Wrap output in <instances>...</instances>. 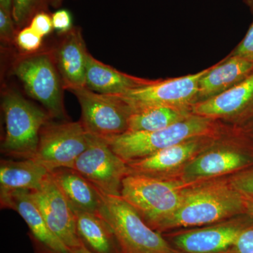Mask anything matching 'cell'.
Wrapping results in <instances>:
<instances>
[{
	"label": "cell",
	"instance_id": "12",
	"mask_svg": "<svg viewBox=\"0 0 253 253\" xmlns=\"http://www.w3.org/2000/svg\"><path fill=\"white\" fill-rule=\"evenodd\" d=\"M31 194L50 230L70 250L81 247L83 243L78 234L73 208L50 172L41 189L31 191Z\"/></svg>",
	"mask_w": 253,
	"mask_h": 253
},
{
	"label": "cell",
	"instance_id": "24",
	"mask_svg": "<svg viewBox=\"0 0 253 253\" xmlns=\"http://www.w3.org/2000/svg\"><path fill=\"white\" fill-rule=\"evenodd\" d=\"M50 0H12V16L18 31L29 26L38 13H49Z\"/></svg>",
	"mask_w": 253,
	"mask_h": 253
},
{
	"label": "cell",
	"instance_id": "7",
	"mask_svg": "<svg viewBox=\"0 0 253 253\" xmlns=\"http://www.w3.org/2000/svg\"><path fill=\"white\" fill-rule=\"evenodd\" d=\"M81 121L51 120L42 128L33 159L49 172L60 168H72L78 158L94 141Z\"/></svg>",
	"mask_w": 253,
	"mask_h": 253
},
{
	"label": "cell",
	"instance_id": "4",
	"mask_svg": "<svg viewBox=\"0 0 253 253\" xmlns=\"http://www.w3.org/2000/svg\"><path fill=\"white\" fill-rule=\"evenodd\" d=\"M1 108L5 124L1 152L16 160L33 159L42 128L52 118L9 86L1 89Z\"/></svg>",
	"mask_w": 253,
	"mask_h": 253
},
{
	"label": "cell",
	"instance_id": "19",
	"mask_svg": "<svg viewBox=\"0 0 253 253\" xmlns=\"http://www.w3.org/2000/svg\"><path fill=\"white\" fill-rule=\"evenodd\" d=\"M146 79L121 72L96 59L88 53L86 70V87L104 94L122 95L154 83Z\"/></svg>",
	"mask_w": 253,
	"mask_h": 253
},
{
	"label": "cell",
	"instance_id": "13",
	"mask_svg": "<svg viewBox=\"0 0 253 253\" xmlns=\"http://www.w3.org/2000/svg\"><path fill=\"white\" fill-rule=\"evenodd\" d=\"M219 138H195L161 150L147 157L126 163L128 174L153 177L172 176V172L182 169Z\"/></svg>",
	"mask_w": 253,
	"mask_h": 253
},
{
	"label": "cell",
	"instance_id": "28",
	"mask_svg": "<svg viewBox=\"0 0 253 253\" xmlns=\"http://www.w3.org/2000/svg\"><path fill=\"white\" fill-rule=\"evenodd\" d=\"M232 249V253H253V226H244Z\"/></svg>",
	"mask_w": 253,
	"mask_h": 253
},
{
	"label": "cell",
	"instance_id": "31",
	"mask_svg": "<svg viewBox=\"0 0 253 253\" xmlns=\"http://www.w3.org/2000/svg\"><path fill=\"white\" fill-rule=\"evenodd\" d=\"M51 19L53 28L60 35L68 33L73 27L72 16L68 10H57L51 14Z\"/></svg>",
	"mask_w": 253,
	"mask_h": 253
},
{
	"label": "cell",
	"instance_id": "10",
	"mask_svg": "<svg viewBox=\"0 0 253 253\" xmlns=\"http://www.w3.org/2000/svg\"><path fill=\"white\" fill-rule=\"evenodd\" d=\"M207 70L208 68L181 77L156 79L148 85L116 95L126 100L132 111L151 106H165L191 111L197 103L200 80Z\"/></svg>",
	"mask_w": 253,
	"mask_h": 253
},
{
	"label": "cell",
	"instance_id": "6",
	"mask_svg": "<svg viewBox=\"0 0 253 253\" xmlns=\"http://www.w3.org/2000/svg\"><path fill=\"white\" fill-rule=\"evenodd\" d=\"M100 193L99 214L111 227L121 253H182L148 225L121 196Z\"/></svg>",
	"mask_w": 253,
	"mask_h": 253
},
{
	"label": "cell",
	"instance_id": "18",
	"mask_svg": "<svg viewBox=\"0 0 253 253\" xmlns=\"http://www.w3.org/2000/svg\"><path fill=\"white\" fill-rule=\"evenodd\" d=\"M253 72V61L228 55L224 59L208 68L200 80L197 103L225 92L244 81Z\"/></svg>",
	"mask_w": 253,
	"mask_h": 253
},
{
	"label": "cell",
	"instance_id": "32",
	"mask_svg": "<svg viewBox=\"0 0 253 253\" xmlns=\"http://www.w3.org/2000/svg\"><path fill=\"white\" fill-rule=\"evenodd\" d=\"M234 134L243 144L253 151V118L246 124L236 127Z\"/></svg>",
	"mask_w": 253,
	"mask_h": 253
},
{
	"label": "cell",
	"instance_id": "17",
	"mask_svg": "<svg viewBox=\"0 0 253 253\" xmlns=\"http://www.w3.org/2000/svg\"><path fill=\"white\" fill-rule=\"evenodd\" d=\"M243 228L237 223H224L177 234L173 243L181 253L225 252L233 247Z\"/></svg>",
	"mask_w": 253,
	"mask_h": 253
},
{
	"label": "cell",
	"instance_id": "1",
	"mask_svg": "<svg viewBox=\"0 0 253 253\" xmlns=\"http://www.w3.org/2000/svg\"><path fill=\"white\" fill-rule=\"evenodd\" d=\"M197 183L172 176L128 174L123 179L121 196L148 225L160 232L164 223L180 207L190 189Z\"/></svg>",
	"mask_w": 253,
	"mask_h": 253
},
{
	"label": "cell",
	"instance_id": "25",
	"mask_svg": "<svg viewBox=\"0 0 253 253\" xmlns=\"http://www.w3.org/2000/svg\"><path fill=\"white\" fill-rule=\"evenodd\" d=\"M42 37L28 26L18 31L15 46H17L19 52L31 54L42 49Z\"/></svg>",
	"mask_w": 253,
	"mask_h": 253
},
{
	"label": "cell",
	"instance_id": "37",
	"mask_svg": "<svg viewBox=\"0 0 253 253\" xmlns=\"http://www.w3.org/2000/svg\"><path fill=\"white\" fill-rule=\"evenodd\" d=\"M244 2L253 15V0H244Z\"/></svg>",
	"mask_w": 253,
	"mask_h": 253
},
{
	"label": "cell",
	"instance_id": "22",
	"mask_svg": "<svg viewBox=\"0 0 253 253\" xmlns=\"http://www.w3.org/2000/svg\"><path fill=\"white\" fill-rule=\"evenodd\" d=\"M72 208L78 235L89 251L94 253H121L111 227L99 214Z\"/></svg>",
	"mask_w": 253,
	"mask_h": 253
},
{
	"label": "cell",
	"instance_id": "21",
	"mask_svg": "<svg viewBox=\"0 0 253 253\" xmlns=\"http://www.w3.org/2000/svg\"><path fill=\"white\" fill-rule=\"evenodd\" d=\"M49 171L34 159H3L0 162V194L17 190H39Z\"/></svg>",
	"mask_w": 253,
	"mask_h": 253
},
{
	"label": "cell",
	"instance_id": "16",
	"mask_svg": "<svg viewBox=\"0 0 253 253\" xmlns=\"http://www.w3.org/2000/svg\"><path fill=\"white\" fill-rule=\"evenodd\" d=\"M1 207L14 210L21 216L37 241L51 253H71L52 232L31 197V191L17 190L0 194Z\"/></svg>",
	"mask_w": 253,
	"mask_h": 253
},
{
	"label": "cell",
	"instance_id": "30",
	"mask_svg": "<svg viewBox=\"0 0 253 253\" xmlns=\"http://www.w3.org/2000/svg\"><path fill=\"white\" fill-rule=\"evenodd\" d=\"M29 26L42 38L48 36L54 29L51 15L44 11L38 13L31 20Z\"/></svg>",
	"mask_w": 253,
	"mask_h": 253
},
{
	"label": "cell",
	"instance_id": "3",
	"mask_svg": "<svg viewBox=\"0 0 253 253\" xmlns=\"http://www.w3.org/2000/svg\"><path fill=\"white\" fill-rule=\"evenodd\" d=\"M225 129L220 123L193 114L180 122L152 131H126L107 141L113 151L128 163L141 159L170 146L199 137H221Z\"/></svg>",
	"mask_w": 253,
	"mask_h": 253
},
{
	"label": "cell",
	"instance_id": "2",
	"mask_svg": "<svg viewBox=\"0 0 253 253\" xmlns=\"http://www.w3.org/2000/svg\"><path fill=\"white\" fill-rule=\"evenodd\" d=\"M246 212L245 196L230 182L201 181L190 189L176 212L160 231L213 224Z\"/></svg>",
	"mask_w": 253,
	"mask_h": 253
},
{
	"label": "cell",
	"instance_id": "20",
	"mask_svg": "<svg viewBox=\"0 0 253 253\" xmlns=\"http://www.w3.org/2000/svg\"><path fill=\"white\" fill-rule=\"evenodd\" d=\"M50 173L72 207L99 214L102 204L101 193L90 181L73 168H57Z\"/></svg>",
	"mask_w": 253,
	"mask_h": 253
},
{
	"label": "cell",
	"instance_id": "8",
	"mask_svg": "<svg viewBox=\"0 0 253 253\" xmlns=\"http://www.w3.org/2000/svg\"><path fill=\"white\" fill-rule=\"evenodd\" d=\"M69 91L77 98L81 109L80 121L91 135L109 141L127 131L132 109L121 96L100 94L86 86Z\"/></svg>",
	"mask_w": 253,
	"mask_h": 253
},
{
	"label": "cell",
	"instance_id": "27",
	"mask_svg": "<svg viewBox=\"0 0 253 253\" xmlns=\"http://www.w3.org/2000/svg\"><path fill=\"white\" fill-rule=\"evenodd\" d=\"M229 182L245 197L253 199V167L247 168L232 176Z\"/></svg>",
	"mask_w": 253,
	"mask_h": 253
},
{
	"label": "cell",
	"instance_id": "11",
	"mask_svg": "<svg viewBox=\"0 0 253 253\" xmlns=\"http://www.w3.org/2000/svg\"><path fill=\"white\" fill-rule=\"evenodd\" d=\"M73 169L104 194L121 196L127 166L111 149L107 141L95 136L94 141L76 160Z\"/></svg>",
	"mask_w": 253,
	"mask_h": 253
},
{
	"label": "cell",
	"instance_id": "15",
	"mask_svg": "<svg viewBox=\"0 0 253 253\" xmlns=\"http://www.w3.org/2000/svg\"><path fill=\"white\" fill-rule=\"evenodd\" d=\"M60 36L61 38L53 49L65 90L86 86L89 51L81 28L73 26L71 31Z\"/></svg>",
	"mask_w": 253,
	"mask_h": 253
},
{
	"label": "cell",
	"instance_id": "35",
	"mask_svg": "<svg viewBox=\"0 0 253 253\" xmlns=\"http://www.w3.org/2000/svg\"><path fill=\"white\" fill-rule=\"evenodd\" d=\"M70 253H94L89 251L87 248L84 246V244L82 245L81 247L77 248V249H71L70 250Z\"/></svg>",
	"mask_w": 253,
	"mask_h": 253
},
{
	"label": "cell",
	"instance_id": "14",
	"mask_svg": "<svg viewBox=\"0 0 253 253\" xmlns=\"http://www.w3.org/2000/svg\"><path fill=\"white\" fill-rule=\"evenodd\" d=\"M191 113L214 121H230L236 127L253 118V72L229 90L197 103Z\"/></svg>",
	"mask_w": 253,
	"mask_h": 253
},
{
	"label": "cell",
	"instance_id": "34",
	"mask_svg": "<svg viewBox=\"0 0 253 253\" xmlns=\"http://www.w3.org/2000/svg\"><path fill=\"white\" fill-rule=\"evenodd\" d=\"M245 206H246V212L253 219V199L245 197Z\"/></svg>",
	"mask_w": 253,
	"mask_h": 253
},
{
	"label": "cell",
	"instance_id": "36",
	"mask_svg": "<svg viewBox=\"0 0 253 253\" xmlns=\"http://www.w3.org/2000/svg\"><path fill=\"white\" fill-rule=\"evenodd\" d=\"M65 1L66 0H50V6L57 9V8H59L62 5Z\"/></svg>",
	"mask_w": 253,
	"mask_h": 253
},
{
	"label": "cell",
	"instance_id": "29",
	"mask_svg": "<svg viewBox=\"0 0 253 253\" xmlns=\"http://www.w3.org/2000/svg\"><path fill=\"white\" fill-rule=\"evenodd\" d=\"M229 54L253 61V21L242 41Z\"/></svg>",
	"mask_w": 253,
	"mask_h": 253
},
{
	"label": "cell",
	"instance_id": "26",
	"mask_svg": "<svg viewBox=\"0 0 253 253\" xmlns=\"http://www.w3.org/2000/svg\"><path fill=\"white\" fill-rule=\"evenodd\" d=\"M18 31L12 14L0 9V41L1 44L8 47L15 45Z\"/></svg>",
	"mask_w": 253,
	"mask_h": 253
},
{
	"label": "cell",
	"instance_id": "33",
	"mask_svg": "<svg viewBox=\"0 0 253 253\" xmlns=\"http://www.w3.org/2000/svg\"><path fill=\"white\" fill-rule=\"evenodd\" d=\"M0 9L12 14V0H0Z\"/></svg>",
	"mask_w": 253,
	"mask_h": 253
},
{
	"label": "cell",
	"instance_id": "9",
	"mask_svg": "<svg viewBox=\"0 0 253 253\" xmlns=\"http://www.w3.org/2000/svg\"><path fill=\"white\" fill-rule=\"evenodd\" d=\"M221 141L222 136L190 161L179 172V178L188 182H200L253 166V151L239 139L236 137L234 142Z\"/></svg>",
	"mask_w": 253,
	"mask_h": 253
},
{
	"label": "cell",
	"instance_id": "5",
	"mask_svg": "<svg viewBox=\"0 0 253 253\" xmlns=\"http://www.w3.org/2000/svg\"><path fill=\"white\" fill-rule=\"evenodd\" d=\"M11 74L21 81L28 96L38 101L53 120L68 121L63 99L64 86L53 47L15 55Z\"/></svg>",
	"mask_w": 253,
	"mask_h": 253
},
{
	"label": "cell",
	"instance_id": "23",
	"mask_svg": "<svg viewBox=\"0 0 253 253\" xmlns=\"http://www.w3.org/2000/svg\"><path fill=\"white\" fill-rule=\"evenodd\" d=\"M191 115V111L165 106H151L134 110L129 116L126 131H152L164 129L180 122Z\"/></svg>",
	"mask_w": 253,
	"mask_h": 253
}]
</instances>
